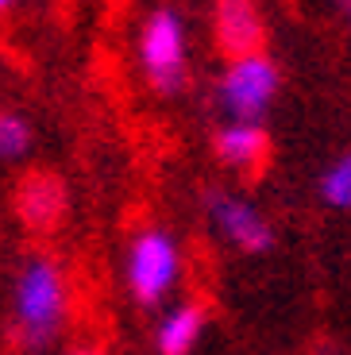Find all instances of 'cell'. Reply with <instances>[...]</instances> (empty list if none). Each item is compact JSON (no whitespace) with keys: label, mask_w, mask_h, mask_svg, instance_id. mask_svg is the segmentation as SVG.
<instances>
[{"label":"cell","mask_w":351,"mask_h":355,"mask_svg":"<svg viewBox=\"0 0 351 355\" xmlns=\"http://www.w3.org/2000/svg\"><path fill=\"white\" fill-rule=\"evenodd\" d=\"M70 317V282L46 255H31L12 286V336L24 352H43Z\"/></svg>","instance_id":"6da1fadb"},{"label":"cell","mask_w":351,"mask_h":355,"mask_svg":"<svg viewBox=\"0 0 351 355\" xmlns=\"http://www.w3.org/2000/svg\"><path fill=\"white\" fill-rule=\"evenodd\" d=\"M128 290L143 309H155L182 286V243L166 228H139L123 259Z\"/></svg>","instance_id":"7a4b0ae2"},{"label":"cell","mask_w":351,"mask_h":355,"mask_svg":"<svg viewBox=\"0 0 351 355\" xmlns=\"http://www.w3.org/2000/svg\"><path fill=\"white\" fill-rule=\"evenodd\" d=\"M278 85H282L278 66L263 51H255L228 62V70L220 73L216 101L228 116V124H263L266 112L274 108Z\"/></svg>","instance_id":"3957f363"},{"label":"cell","mask_w":351,"mask_h":355,"mask_svg":"<svg viewBox=\"0 0 351 355\" xmlns=\"http://www.w3.org/2000/svg\"><path fill=\"white\" fill-rule=\"evenodd\" d=\"M139 62L147 81L162 93L174 97L185 85V24L174 8H158L147 16L139 35Z\"/></svg>","instance_id":"277c9868"},{"label":"cell","mask_w":351,"mask_h":355,"mask_svg":"<svg viewBox=\"0 0 351 355\" xmlns=\"http://www.w3.org/2000/svg\"><path fill=\"white\" fill-rule=\"evenodd\" d=\"M205 213H209L216 236L228 248L243 251V255H266L274 251L278 236H274V224L263 216V209L255 201L239 193H228V189H209L205 193Z\"/></svg>","instance_id":"5b68a950"},{"label":"cell","mask_w":351,"mask_h":355,"mask_svg":"<svg viewBox=\"0 0 351 355\" xmlns=\"http://www.w3.org/2000/svg\"><path fill=\"white\" fill-rule=\"evenodd\" d=\"M16 213L31 232H51L66 216V186L51 170H35L27 174L16 189Z\"/></svg>","instance_id":"8992f818"},{"label":"cell","mask_w":351,"mask_h":355,"mask_svg":"<svg viewBox=\"0 0 351 355\" xmlns=\"http://www.w3.org/2000/svg\"><path fill=\"white\" fill-rule=\"evenodd\" d=\"M216 43L228 58H243L263 46V16L255 0H216Z\"/></svg>","instance_id":"52a82bcc"},{"label":"cell","mask_w":351,"mask_h":355,"mask_svg":"<svg viewBox=\"0 0 351 355\" xmlns=\"http://www.w3.org/2000/svg\"><path fill=\"white\" fill-rule=\"evenodd\" d=\"M216 159L236 174H259L271 155V135L263 124H224L212 139Z\"/></svg>","instance_id":"ba28073f"},{"label":"cell","mask_w":351,"mask_h":355,"mask_svg":"<svg viewBox=\"0 0 351 355\" xmlns=\"http://www.w3.org/2000/svg\"><path fill=\"white\" fill-rule=\"evenodd\" d=\"M205 332V309L197 302H182L174 309H166V317L158 320L155 344L158 355H189L197 347Z\"/></svg>","instance_id":"9c48e42d"},{"label":"cell","mask_w":351,"mask_h":355,"mask_svg":"<svg viewBox=\"0 0 351 355\" xmlns=\"http://www.w3.org/2000/svg\"><path fill=\"white\" fill-rule=\"evenodd\" d=\"M31 151V124L19 112H0V166L27 159Z\"/></svg>","instance_id":"30bf717a"},{"label":"cell","mask_w":351,"mask_h":355,"mask_svg":"<svg viewBox=\"0 0 351 355\" xmlns=\"http://www.w3.org/2000/svg\"><path fill=\"white\" fill-rule=\"evenodd\" d=\"M316 189H320V201H325L328 209H348L351 205V159L348 155H340L336 162H328Z\"/></svg>","instance_id":"8fae6325"},{"label":"cell","mask_w":351,"mask_h":355,"mask_svg":"<svg viewBox=\"0 0 351 355\" xmlns=\"http://www.w3.org/2000/svg\"><path fill=\"white\" fill-rule=\"evenodd\" d=\"M12 4H16V0H0V12H4V8H12Z\"/></svg>","instance_id":"7c38bea8"},{"label":"cell","mask_w":351,"mask_h":355,"mask_svg":"<svg viewBox=\"0 0 351 355\" xmlns=\"http://www.w3.org/2000/svg\"><path fill=\"white\" fill-rule=\"evenodd\" d=\"M74 355H101V352H89V347H81V352H74Z\"/></svg>","instance_id":"4fadbf2b"}]
</instances>
